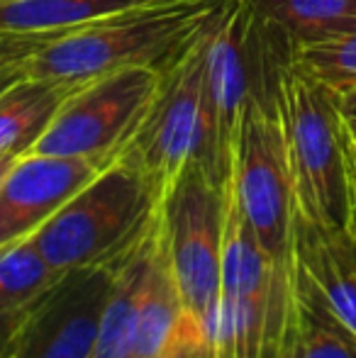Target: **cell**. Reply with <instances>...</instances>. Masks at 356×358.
I'll use <instances>...</instances> for the list:
<instances>
[{
  "label": "cell",
  "mask_w": 356,
  "mask_h": 358,
  "mask_svg": "<svg viewBox=\"0 0 356 358\" xmlns=\"http://www.w3.org/2000/svg\"><path fill=\"white\" fill-rule=\"evenodd\" d=\"M225 0H154L69 29L27 59L32 78L88 83L120 69L164 71L208 29Z\"/></svg>",
  "instance_id": "cell-1"
},
{
  "label": "cell",
  "mask_w": 356,
  "mask_h": 358,
  "mask_svg": "<svg viewBox=\"0 0 356 358\" xmlns=\"http://www.w3.org/2000/svg\"><path fill=\"white\" fill-rule=\"evenodd\" d=\"M276 108L298 213L329 229H354L352 154L334 90L288 59L276 76Z\"/></svg>",
  "instance_id": "cell-2"
},
{
  "label": "cell",
  "mask_w": 356,
  "mask_h": 358,
  "mask_svg": "<svg viewBox=\"0 0 356 358\" xmlns=\"http://www.w3.org/2000/svg\"><path fill=\"white\" fill-rule=\"evenodd\" d=\"M229 193V185H227ZM295 302V261L276 264L227 198L215 358H285Z\"/></svg>",
  "instance_id": "cell-3"
},
{
  "label": "cell",
  "mask_w": 356,
  "mask_h": 358,
  "mask_svg": "<svg viewBox=\"0 0 356 358\" xmlns=\"http://www.w3.org/2000/svg\"><path fill=\"white\" fill-rule=\"evenodd\" d=\"M157 210L149 178L118 156L32 236L59 271L110 264L147 231Z\"/></svg>",
  "instance_id": "cell-4"
},
{
  "label": "cell",
  "mask_w": 356,
  "mask_h": 358,
  "mask_svg": "<svg viewBox=\"0 0 356 358\" xmlns=\"http://www.w3.org/2000/svg\"><path fill=\"white\" fill-rule=\"evenodd\" d=\"M229 198L276 264L293 261L295 188L276 108V83L249 95L239 117Z\"/></svg>",
  "instance_id": "cell-5"
},
{
  "label": "cell",
  "mask_w": 356,
  "mask_h": 358,
  "mask_svg": "<svg viewBox=\"0 0 356 358\" xmlns=\"http://www.w3.org/2000/svg\"><path fill=\"white\" fill-rule=\"evenodd\" d=\"M227 185H220L203 166L193 164L159 200L164 244L185 315L203 327L208 341L222 280Z\"/></svg>",
  "instance_id": "cell-6"
},
{
  "label": "cell",
  "mask_w": 356,
  "mask_h": 358,
  "mask_svg": "<svg viewBox=\"0 0 356 358\" xmlns=\"http://www.w3.org/2000/svg\"><path fill=\"white\" fill-rule=\"evenodd\" d=\"M120 156L129 159L147 176L159 200L188 166L200 164L208 171L210 124L205 110V32L162 71L157 93Z\"/></svg>",
  "instance_id": "cell-7"
},
{
  "label": "cell",
  "mask_w": 356,
  "mask_h": 358,
  "mask_svg": "<svg viewBox=\"0 0 356 358\" xmlns=\"http://www.w3.org/2000/svg\"><path fill=\"white\" fill-rule=\"evenodd\" d=\"M159 78L162 71L129 66L78 83L29 154L113 164L142 122Z\"/></svg>",
  "instance_id": "cell-8"
},
{
  "label": "cell",
  "mask_w": 356,
  "mask_h": 358,
  "mask_svg": "<svg viewBox=\"0 0 356 358\" xmlns=\"http://www.w3.org/2000/svg\"><path fill=\"white\" fill-rule=\"evenodd\" d=\"M115 261L66 271L15 329L0 358H93Z\"/></svg>",
  "instance_id": "cell-9"
},
{
  "label": "cell",
  "mask_w": 356,
  "mask_h": 358,
  "mask_svg": "<svg viewBox=\"0 0 356 358\" xmlns=\"http://www.w3.org/2000/svg\"><path fill=\"white\" fill-rule=\"evenodd\" d=\"M105 166L81 156H20L0 180V246L42 229Z\"/></svg>",
  "instance_id": "cell-10"
},
{
  "label": "cell",
  "mask_w": 356,
  "mask_h": 358,
  "mask_svg": "<svg viewBox=\"0 0 356 358\" xmlns=\"http://www.w3.org/2000/svg\"><path fill=\"white\" fill-rule=\"evenodd\" d=\"M293 259L325 302L356 331V231L329 229L295 213Z\"/></svg>",
  "instance_id": "cell-11"
},
{
  "label": "cell",
  "mask_w": 356,
  "mask_h": 358,
  "mask_svg": "<svg viewBox=\"0 0 356 358\" xmlns=\"http://www.w3.org/2000/svg\"><path fill=\"white\" fill-rule=\"evenodd\" d=\"M185 320V307L171 271L162 231V217L157 213L152 244L147 251L142 287H139L137 336H134V358H159L171 346Z\"/></svg>",
  "instance_id": "cell-12"
},
{
  "label": "cell",
  "mask_w": 356,
  "mask_h": 358,
  "mask_svg": "<svg viewBox=\"0 0 356 358\" xmlns=\"http://www.w3.org/2000/svg\"><path fill=\"white\" fill-rule=\"evenodd\" d=\"M154 224H157V215H154L152 224L147 227V231L127 251H122L115 259L113 283H110L108 300H105L93 358H134L139 287H142L144 264H147Z\"/></svg>",
  "instance_id": "cell-13"
},
{
  "label": "cell",
  "mask_w": 356,
  "mask_h": 358,
  "mask_svg": "<svg viewBox=\"0 0 356 358\" xmlns=\"http://www.w3.org/2000/svg\"><path fill=\"white\" fill-rule=\"evenodd\" d=\"M76 88L78 83L32 78L27 73L5 90L0 95V156L20 159L29 154Z\"/></svg>",
  "instance_id": "cell-14"
},
{
  "label": "cell",
  "mask_w": 356,
  "mask_h": 358,
  "mask_svg": "<svg viewBox=\"0 0 356 358\" xmlns=\"http://www.w3.org/2000/svg\"><path fill=\"white\" fill-rule=\"evenodd\" d=\"M285 358H356V331L325 302L298 266Z\"/></svg>",
  "instance_id": "cell-15"
},
{
  "label": "cell",
  "mask_w": 356,
  "mask_h": 358,
  "mask_svg": "<svg viewBox=\"0 0 356 358\" xmlns=\"http://www.w3.org/2000/svg\"><path fill=\"white\" fill-rule=\"evenodd\" d=\"M254 13L288 42L290 57L303 44L356 29V0H249Z\"/></svg>",
  "instance_id": "cell-16"
},
{
  "label": "cell",
  "mask_w": 356,
  "mask_h": 358,
  "mask_svg": "<svg viewBox=\"0 0 356 358\" xmlns=\"http://www.w3.org/2000/svg\"><path fill=\"white\" fill-rule=\"evenodd\" d=\"M147 3L154 0H5L0 3V32L73 29Z\"/></svg>",
  "instance_id": "cell-17"
},
{
  "label": "cell",
  "mask_w": 356,
  "mask_h": 358,
  "mask_svg": "<svg viewBox=\"0 0 356 358\" xmlns=\"http://www.w3.org/2000/svg\"><path fill=\"white\" fill-rule=\"evenodd\" d=\"M66 271L42 254L34 236L0 246V310H22L47 295Z\"/></svg>",
  "instance_id": "cell-18"
},
{
  "label": "cell",
  "mask_w": 356,
  "mask_h": 358,
  "mask_svg": "<svg viewBox=\"0 0 356 358\" xmlns=\"http://www.w3.org/2000/svg\"><path fill=\"white\" fill-rule=\"evenodd\" d=\"M290 59L327 88H352L356 85V29L339 37L303 44Z\"/></svg>",
  "instance_id": "cell-19"
},
{
  "label": "cell",
  "mask_w": 356,
  "mask_h": 358,
  "mask_svg": "<svg viewBox=\"0 0 356 358\" xmlns=\"http://www.w3.org/2000/svg\"><path fill=\"white\" fill-rule=\"evenodd\" d=\"M69 29H52V32H0V64L15 59H29L37 49L52 39L66 34Z\"/></svg>",
  "instance_id": "cell-20"
},
{
  "label": "cell",
  "mask_w": 356,
  "mask_h": 358,
  "mask_svg": "<svg viewBox=\"0 0 356 358\" xmlns=\"http://www.w3.org/2000/svg\"><path fill=\"white\" fill-rule=\"evenodd\" d=\"M208 341V334H205V329L198 324V322H193L188 315H185L183 324H180L178 334L173 336L171 346H169L166 351H164L159 358H193L195 351L200 349V346Z\"/></svg>",
  "instance_id": "cell-21"
},
{
  "label": "cell",
  "mask_w": 356,
  "mask_h": 358,
  "mask_svg": "<svg viewBox=\"0 0 356 358\" xmlns=\"http://www.w3.org/2000/svg\"><path fill=\"white\" fill-rule=\"evenodd\" d=\"M29 307H22V310H0V354L5 351L8 341L13 339L15 329L20 327V322H22L24 312H27Z\"/></svg>",
  "instance_id": "cell-22"
},
{
  "label": "cell",
  "mask_w": 356,
  "mask_h": 358,
  "mask_svg": "<svg viewBox=\"0 0 356 358\" xmlns=\"http://www.w3.org/2000/svg\"><path fill=\"white\" fill-rule=\"evenodd\" d=\"M27 76V59H15V62L0 64V95L8 88H13L17 80Z\"/></svg>",
  "instance_id": "cell-23"
},
{
  "label": "cell",
  "mask_w": 356,
  "mask_h": 358,
  "mask_svg": "<svg viewBox=\"0 0 356 358\" xmlns=\"http://www.w3.org/2000/svg\"><path fill=\"white\" fill-rule=\"evenodd\" d=\"M334 95H337V105L344 117L356 120V85L344 88V90H334Z\"/></svg>",
  "instance_id": "cell-24"
},
{
  "label": "cell",
  "mask_w": 356,
  "mask_h": 358,
  "mask_svg": "<svg viewBox=\"0 0 356 358\" xmlns=\"http://www.w3.org/2000/svg\"><path fill=\"white\" fill-rule=\"evenodd\" d=\"M347 134H349V154H352V173H354V185H356V120H347Z\"/></svg>",
  "instance_id": "cell-25"
},
{
  "label": "cell",
  "mask_w": 356,
  "mask_h": 358,
  "mask_svg": "<svg viewBox=\"0 0 356 358\" xmlns=\"http://www.w3.org/2000/svg\"><path fill=\"white\" fill-rule=\"evenodd\" d=\"M17 159H13V156H0V180L5 178V173L10 171V166L15 164Z\"/></svg>",
  "instance_id": "cell-26"
},
{
  "label": "cell",
  "mask_w": 356,
  "mask_h": 358,
  "mask_svg": "<svg viewBox=\"0 0 356 358\" xmlns=\"http://www.w3.org/2000/svg\"><path fill=\"white\" fill-rule=\"evenodd\" d=\"M193 358H215V354H213V346H210V341H205L203 346H200L198 351H195V356Z\"/></svg>",
  "instance_id": "cell-27"
},
{
  "label": "cell",
  "mask_w": 356,
  "mask_h": 358,
  "mask_svg": "<svg viewBox=\"0 0 356 358\" xmlns=\"http://www.w3.org/2000/svg\"><path fill=\"white\" fill-rule=\"evenodd\" d=\"M354 231H356V215H354Z\"/></svg>",
  "instance_id": "cell-28"
},
{
  "label": "cell",
  "mask_w": 356,
  "mask_h": 358,
  "mask_svg": "<svg viewBox=\"0 0 356 358\" xmlns=\"http://www.w3.org/2000/svg\"><path fill=\"white\" fill-rule=\"evenodd\" d=\"M0 3H5V0H0Z\"/></svg>",
  "instance_id": "cell-29"
}]
</instances>
